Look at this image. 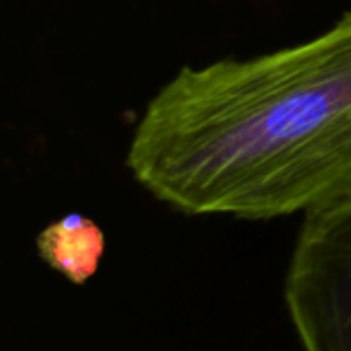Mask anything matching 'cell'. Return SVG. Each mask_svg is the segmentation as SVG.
<instances>
[{
    "mask_svg": "<svg viewBox=\"0 0 351 351\" xmlns=\"http://www.w3.org/2000/svg\"><path fill=\"white\" fill-rule=\"evenodd\" d=\"M284 300L302 351H351V195L304 214Z\"/></svg>",
    "mask_w": 351,
    "mask_h": 351,
    "instance_id": "obj_2",
    "label": "cell"
},
{
    "mask_svg": "<svg viewBox=\"0 0 351 351\" xmlns=\"http://www.w3.org/2000/svg\"><path fill=\"white\" fill-rule=\"evenodd\" d=\"M125 165L189 216L274 220L351 195V12L247 60L181 68L148 103Z\"/></svg>",
    "mask_w": 351,
    "mask_h": 351,
    "instance_id": "obj_1",
    "label": "cell"
},
{
    "mask_svg": "<svg viewBox=\"0 0 351 351\" xmlns=\"http://www.w3.org/2000/svg\"><path fill=\"white\" fill-rule=\"evenodd\" d=\"M37 251L53 271L80 286L97 274L105 239L90 218L68 214L37 237Z\"/></svg>",
    "mask_w": 351,
    "mask_h": 351,
    "instance_id": "obj_3",
    "label": "cell"
}]
</instances>
